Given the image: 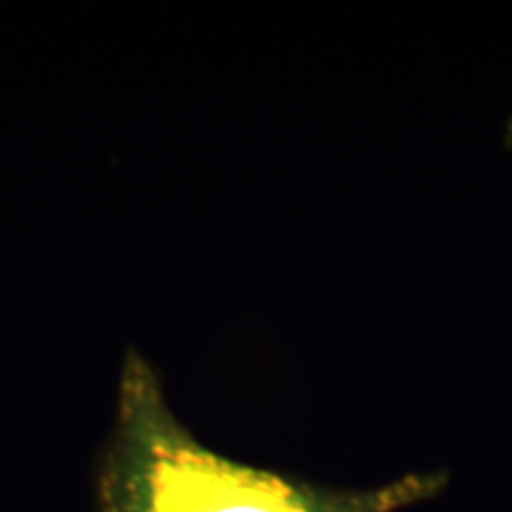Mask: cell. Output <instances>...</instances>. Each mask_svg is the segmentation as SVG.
Segmentation results:
<instances>
[{"mask_svg": "<svg viewBox=\"0 0 512 512\" xmlns=\"http://www.w3.org/2000/svg\"><path fill=\"white\" fill-rule=\"evenodd\" d=\"M444 486L441 472H413L375 489H330L221 456L178 420L155 366L131 349L95 472V512H399Z\"/></svg>", "mask_w": 512, "mask_h": 512, "instance_id": "1", "label": "cell"}]
</instances>
